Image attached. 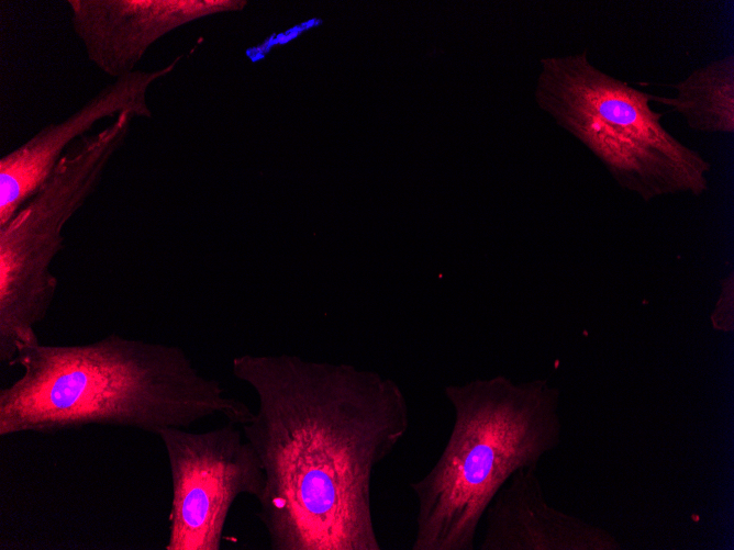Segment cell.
Listing matches in <instances>:
<instances>
[{
    "label": "cell",
    "instance_id": "2",
    "mask_svg": "<svg viewBox=\"0 0 734 550\" xmlns=\"http://www.w3.org/2000/svg\"><path fill=\"white\" fill-rule=\"evenodd\" d=\"M13 366L22 373L0 390L1 437L89 425L157 435L215 415L237 426L254 416L181 348L114 333L87 344L24 346Z\"/></svg>",
    "mask_w": 734,
    "mask_h": 550
},
{
    "label": "cell",
    "instance_id": "1",
    "mask_svg": "<svg viewBox=\"0 0 734 550\" xmlns=\"http://www.w3.org/2000/svg\"><path fill=\"white\" fill-rule=\"evenodd\" d=\"M233 372L257 394L241 427L265 472L256 516L270 549L380 550L372 474L410 427L397 385L291 357L245 355Z\"/></svg>",
    "mask_w": 734,
    "mask_h": 550
},
{
    "label": "cell",
    "instance_id": "3",
    "mask_svg": "<svg viewBox=\"0 0 734 550\" xmlns=\"http://www.w3.org/2000/svg\"><path fill=\"white\" fill-rule=\"evenodd\" d=\"M454 422L445 447L410 487L416 500L412 550H471L485 512L513 473L537 467L561 441L559 392L507 378L449 386Z\"/></svg>",
    "mask_w": 734,
    "mask_h": 550
},
{
    "label": "cell",
    "instance_id": "11",
    "mask_svg": "<svg viewBox=\"0 0 734 550\" xmlns=\"http://www.w3.org/2000/svg\"><path fill=\"white\" fill-rule=\"evenodd\" d=\"M712 326L719 332H732L733 324V276L722 283L721 294L711 314Z\"/></svg>",
    "mask_w": 734,
    "mask_h": 550
},
{
    "label": "cell",
    "instance_id": "5",
    "mask_svg": "<svg viewBox=\"0 0 734 550\" xmlns=\"http://www.w3.org/2000/svg\"><path fill=\"white\" fill-rule=\"evenodd\" d=\"M135 117L123 112L74 143L41 188L0 226L1 363L13 366L21 347L40 341L35 328L58 288L52 266L63 248L64 227L101 182Z\"/></svg>",
    "mask_w": 734,
    "mask_h": 550
},
{
    "label": "cell",
    "instance_id": "10",
    "mask_svg": "<svg viewBox=\"0 0 734 550\" xmlns=\"http://www.w3.org/2000/svg\"><path fill=\"white\" fill-rule=\"evenodd\" d=\"M676 94H652V102L671 108L686 125L704 134L734 133V57L732 54L693 69L671 85Z\"/></svg>",
    "mask_w": 734,
    "mask_h": 550
},
{
    "label": "cell",
    "instance_id": "7",
    "mask_svg": "<svg viewBox=\"0 0 734 550\" xmlns=\"http://www.w3.org/2000/svg\"><path fill=\"white\" fill-rule=\"evenodd\" d=\"M174 64L135 70L103 87L73 114L48 124L0 159V226L41 188L67 149L99 121L131 112L151 117V86L169 74Z\"/></svg>",
    "mask_w": 734,
    "mask_h": 550
},
{
    "label": "cell",
    "instance_id": "6",
    "mask_svg": "<svg viewBox=\"0 0 734 550\" xmlns=\"http://www.w3.org/2000/svg\"><path fill=\"white\" fill-rule=\"evenodd\" d=\"M169 464L171 507L166 550H220L230 509L241 495L256 501L265 486L258 454L237 425L157 433Z\"/></svg>",
    "mask_w": 734,
    "mask_h": 550
},
{
    "label": "cell",
    "instance_id": "9",
    "mask_svg": "<svg viewBox=\"0 0 734 550\" xmlns=\"http://www.w3.org/2000/svg\"><path fill=\"white\" fill-rule=\"evenodd\" d=\"M480 550H619L608 530L549 505L536 465L511 475L488 505Z\"/></svg>",
    "mask_w": 734,
    "mask_h": 550
},
{
    "label": "cell",
    "instance_id": "8",
    "mask_svg": "<svg viewBox=\"0 0 734 550\" xmlns=\"http://www.w3.org/2000/svg\"><path fill=\"white\" fill-rule=\"evenodd\" d=\"M71 26L88 59L114 79L136 69L148 48L175 27L238 1L69 0Z\"/></svg>",
    "mask_w": 734,
    "mask_h": 550
},
{
    "label": "cell",
    "instance_id": "4",
    "mask_svg": "<svg viewBox=\"0 0 734 550\" xmlns=\"http://www.w3.org/2000/svg\"><path fill=\"white\" fill-rule=\"evenodd\" d=\"M535 99L621 188L644 201L708 190L711 164L663 125L652 93L601 70L588 49L541 59Z\"/></svg>",
    "mask_w": 734,
    "mask_h": 550
}]
</instances>
